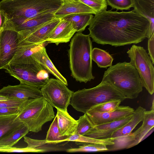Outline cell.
<instances>
[{
	"instance_id": "6da1fadb",
	"label": "cell",
	"mask_w": 154,
	"mask_h": 154,
	"mask_svg": "<svg viewBox=\"0 0 154 154\" xmlns=\"http://www.w3.org/2000/svg\"><path fill=\"white\" fill-rule=\"evenodd\" d=\"M150 22L134 10L103 11L95 15L89 25L92 41L115 47L136 44L148 38Z\"/></svg>"
},
{
	"instance_id": "7a4b0ae2",
	"label": "cell",
	"mask_w": 154,
	"mask_h": 154,
	"mask_svg": "<svg viewBox=\"0 0 154 154\" xmlns=\"http://www.w3.org/2000/svg\"><path fill=\"white\" fill-rule=\"evenodd\" d=\"M89 35L77 32L71 39L68 50L71 75L75 80L86 83L94 79L92 72V42Z\"/></svg>"
},
{
	"instance_id": "3957f363",
	"label": "cell",
	"mask_w": 154,
	"mask_h": 154,
	"mask_svg": "<svg viewBox=\"0 0 154 154\" xmlns=\"http://www.w3.org/2000/svg\"><path fill=\"white\" fill-rule=\"evenodd\" d=\"M105 81L123 94L126 99L136 98L143 90L139 75L129 63H118L109 67L104 72Z\"/></svg>"
},
{
	"instance_id": "277c9868",
	"label": "cell",
	"mask_w": 154,
	"mask_h": 154,
	"mask_svg": "<svg viewBox=\"0 0 154 154\" xmlns=\"http://www.w3.org/2000/svg\"><path fill=\"white\" fill-rule=\"evenodd\" d=\"M126 99L110 84L102 81L95 87L74 92L70 105L76 111L85 114L97 105L112 100H120L122 101Z\"/></svg>"
},
{
	"instance_id": "5b68a950",
	"label": "cell",
	"mask_w": 154,
	"mask_h": 154,
	"mask_svg": "<svg viewBox=\"0 0 154 154\" xmlns=\"http://www.w3.org/2000/svg\"><path fill=\"white\" fill-rule=\"evenodd\" d=\"M62 0H2L0 9L8 20L28 19L43 14L55 12L63 5Z\"/></svg>"
},
{
	"instance_id": "8992f818",
	"label": "cell",
	"mask_w": 154,
	"mask_h": 154,
	"mask_svg": "<svg viewBox=\"0 0 154 154\" xmlns=\"http://www.w3.org/2000/svg\"><path fill=\"white\" fill-rule=\"evenodd\" d=\"M19 109L16 119L33 132L41 131L43 125L55 117L53 106L43 97L26 100Z\"/></svg>"
},
{
	"instance_id": "52a82bcc",
	"label": "cell",
	"mask_w": 154,
	"mask_h": 154,
	"mask_svg": "<svg viewBox=\"0 0 154 154\" xmlns=\"http://www.w3.org/2000/svg\"><path fill=\"white\" fill-rule=\"evenodd\" d=\"M4 69L20 83L40 89L49 79L48 72L32 56L9 63Z\"/></svg>"
},
{
	"instance_id": "ba28073f",
	"label": "cell",
	"mask_w": 154,
	"mask_h": 154,
	"mask_svg": "<svg viewBox=\"0 0 154 154\" xmlns=\"http://www.w3.org/2000/svg\"><path fill=\"white\" fill-rule=\"evenodd\" d=\"M129 63L137 70L143 87L151 95L154 92V68L150 57L143 47L133 45L127 51Z\"/></svg>"
},
{
	"instance_id": "9c48e42d",
	"label": "cell",
	"mask_w": 154,
	"mask_h": 154,
	"mask_svg": "<svg viewBox=\"0 0 154 154\" xmlns=\"http://www.w3.org/2000/svg\"><path fill=\"white\" fill-rule=\"evenodd\" d=\"M43 97L52 106L67 111L73 92L56 79H49L40 89Z\"/></svg>"
},
{
	"instance_id": "30bf717a",
	"label": "cell",
	"mask_w": 154,
	"mask_h": 154,
	"mask_svg": "<svg viewBox=\"0 0 154 154\" xmlns=\"http://www.w3.org/2000/svg\"><path fill=\"white\" fill-rule=\"evenodd\" d=\"M141 126L128 135L113 139L114 144L108 146V151L127 149L139 144L154 127V108L153 100L151 109L146 111Z\"/></svg>"
},
{
	"instance_id": "8fae6325",
	"label": "cell",
	"mask_w": 154,
	"mask_h": 154,
	"mask_svg": "<svg viewBox=\"0 0 154 154\" xmlns=\"http://www.w3.org/2000/svg\"><path fill=\"white\" fill-rule=\"evenodd\" d=\"M19 43L18 32L7 24L0 32V69H4L12 60Z\"/></svg>"
},
{
	"instance_id": "7c38bea8",
	"label": "cell",
	"mask_w": 154,
	"mask_h": 154,
	"mask_svg": "<svg viewBox=\"0 0 154 154\" xmlns=\"http://www.w3.org/2000/svg\"><path fill=\"white\" fill-rule=\"evenodd\" d=\"M54 13L43 14L28 19L12 18L8 20L7 24L18 32L19 36H24L34 31L47 22L55 18Z\"/></svg>"
},
{
	"instance_id": "4fadbf2b",
	"label": "cell",
	"mask_w": 154,
	"mask_h": 154,
	"mask_svg": "<svg viewBox=\"0 0 154 154\" xmlns=\"http://www.w3.org/2000/svg\"><path fill=\"white\" fill-rule=\"evenodd\" d=\"M0 95L8 99L26 100L42 97L40 89L24 83L8 85L0 89Z\"/></svg>"
},
{
	"instance_id": "5bb4252c",
	"label": "cell",
	"mask_w": 154,
	"mask_h": 154,
	"mask_svg": "<svg viewBox=\"0 0 154 154\" xmlns=\"http://www.w3.org/2000/svg\"><path fill=\"white\" fill-rule=\"evenodd\" d=\"M134 110L129 106H119L111 112H99L88 111L85 113L95 126L119 120L132 114Z\"/></svg>"
},
{
	"instance_id": "9a60e30c",
	"label": "cell",
	"mask_w": 154,
	"mask_h": 154,
	"mask_svg": "<svg viewBox=\"0 0 154 154\" xmlns=\"http://www.w3.org/2000/svg\"><path fill=\"white\" fill-rule=\"evenodd\" d=\"M61 19L55 18L50 20L26 36L18 35L19 44L39 45L44 44Z\"/></svg>"
},
{
	"instance_id": "2e32d148",
	"label": "cell",
	"mask_w": 154,
	"mask_h": 154,
	"mask_svg": "<svg viewBox=\"0 0 154 154\" xmlns=\"http://www.w3.org/2000/svg\"><path fill=\"white\" fill-rule=\"evenodd\" d=\"M132 114L117 121L95 126L94 129L85 136L100 140H108L111 138L114 132L131 119Z\"/></svg>"
},
{
	"instance_id": "e0dca14e",
	"label": "cell",
	"mask_w": 154,
	"mask_h": 154,
	"mask_svg": "<svg viewBox=\"0 0 154 154\" xmlns=\"http://www.w3.org/2000/svg\"><path fill=\"white\" fill-rule=\"evenodd\" d=\"M76 32L72 23L62 18L46 39L45 42L55 43L56 45L69 41Z\"/></svg>"
},
{
	"instance_id": "ac0fdd59",
	"label": "cell",
	"mask_w": 154,
	"mask_h": 154,
	"mask_svg": "<svg viewBox=\"0 0 154 154\" xmlns=\"http://www.w3.org/2000/svg\"><path fill=\"white\" fill-rule=\"evenodd\" d=\"M90 13L96 14L92 8L78 0L63 2V4L54 13L55 18L62 19L69 15Z\"/></svg>"
},
{
	"instance_id": "d6986e66",
	"label": "cell",
	"mask_w": 154,
	"mask_h": 154,
	"mask_svg": "<svg viewBox=\"0 0 154 154\" xmlns=\"http://www.w3.org/2000/svg\"><path fill=\"white\" fill-rule=\"evenodd\" d=\"M58 127L60 135L69 137L75 133L77 120L69 115L67 111L56 108Z\"/></svg>"
},
{
	"instance_id": "ffe728a7",
	"label": "cell",
	"mask_w": 154,
	"mask_h": 154,
	"mask_svg": "<svg viewBox=\"0 0 154 154\" xmlns=\"http://www.w3.org/2000/svg\"><path fill=\"white\" fill-rule=\"evenodd\" d=\"M32 56L48 72L52 74L66 86L68 85L66 79L57 69L51 60L44 46L34 52Z\"/></svg>"
},
{
	"instance_id": "44dd1931",
	"label": "cell",
	"mask_w": 154,
	"mask_h": 154,
	"mask_svg": "<svg viewBox=\"0 0 154 154\" xmlns=\"http://www.w3.org/2000/svg\"><path fill=\"white\" fill-rule=\"evenodd\" d=\"M146 109L141 106L134 110L131 119L124 125L115 131L111 138L108 140L124 137L131 134L137 125L142 121L144 116Z\"/></svg>"
},
{
	"instance_id": "7402d4cb",
	"label": "cell",
	"mask_w": 154,
	"mask_h": 154,
	"mask_svg": "<svg viewBox=\"0 0 154 154\" xmlns=\"http://www.w3.org/2000/svg\"><path fill=\"white\" fill-rule=\"evenodd\" d=\"M133 10L146 17L150 22L148 38L154 34V2L133 0Z\"/></svg>"
},
{
	"instance_id": "603a6c76",
	"label": "cell",
	"mask_w": 154,
	"mask_h": 154,
	"mask_svg": "<svg viewBox=\"0 0 154 154\" xmlns=\"http://www.w3.org/2000/svg\"><path fill=\"white\" fill-rule=\"evenodd\" d=\"M29 131L23 124L8 135L0 139V148L13 147Z\"/></svg>"
},
{
	"instance_id": "cb8c5ba5",
	"label": "cell",
	"mask_w": 154,
	"mask_h": 154,
	"mask_svg": "<svg viewBox=\"0 0 154 154\" xmlns=\"http://www.w3.org/2000/svg\"><path fill=\"white\" fill-rule=\"evenodd\" d=\"M93 17L91 14H79L68 15L63 18L70 22L76 32H82L89 25Z\"/></svg>"
},
{
	"instance_id": "d4e9b609",
	"label": "cell",
	"mask_w": 154,
	"mask_h": 154,
	"mask_svg": "<svg viewBox=\"0 0 154 154\" xmlns=\"http://www.w3.org/2000/svg\"><path fill=\"white\" fill-rule=\"evenodd\" d=\"M17 115L0 116V139L15 130L23 124L16 119Z\"/></svg>"
},
{
	"instance_id": "484cf974",
	"label": "cell",
	"mask_w": 154,
	"mask_h": 154,
	"mask_svg": "<svg viewBox=\"0 0 154 154\" xmlns=\"http://www.w3.org/2000/svg\"><path fill=\"white\" fill-rule=\"evenodd\" d=\"M91 57L92 60L100 68H106L111 66L113 60V58L109 53L97 48L92 49Z\"/></svg>"
},
{
	"instance_id": "4316f807",
	"label": "cell",
	"mask_w": 154,
	"mask_h": 154,
	"mask_svg": "<svg viewBox=\"0 0 154 154\" xmlns=\"http://www.w3.org/2000/svg\"><path fill=\"white\" fill-rule=\"evenodd\" d=\"M68 137L60 135L58 127L57 118L55 116L47 132L45 139L47 143L56 144L63 142V141Z\"/></svg>"
},
{
	"instance_id": "83f0119b",
	"label": "cell",
	"mask_w": 154,
	"mask_h": 154,
	"mask_svg": "<svg viewBox=\"0 0 154 154\" xmlns=\"http://www.w3.org/2000/svg\"><path fill=\"white\" fill-rule=\"evenodd\" d=\"M107 145L101 143H87L76 148L67 149L68 152H94L108 151Z\"/></svg>"
},
{
	"instance_id": "f1b7e54d",
	"label": "cell",
	"mask_w": 154,
	"mask_h": 154,
	"mask_svg": "<svg viewBox=\"0 0 154 154\" xmlns=\"http://www.w3.org/2000/svg\"><path fill=\"white\" fill-rule=\"evenodd\" d=\"M72 141L76 142L87 143H98L106 145L107 146L112 145L114 142L108 140H100L88 137L85 136L75 134L67 137L63 141Z\"/></svg>"
},
{
	"instance_id": "f546056e",
	"label": "cell",
	"mask_w": 154,
	"mask_h": 154,
	"mask_svg": "<svg viewBox=\"0 0 154 154\" xmlns=\"http://www.w3.org/2000/svg\"><path fill=\"white\" fill-rule=\"evenodd\" d=\"M77 125L75 134L85 136L94 128V126L86 113L77 120Z\"/></svg>"
},
{
	"instance_id": "4dcf8cb0",
	"label": "cell",
	"mask_w": 154,
	"mask_h": 154,
	"mask_svg": "<svg viewBox=\"0 0 154 154\" xmlns=\"http://www.w3.org/2000/svg\"><path fill=\"white\" fill-rule=\"evenodd\" d=\"M122 101L120 100H112L97 105L90 109L91 112H111L117 109Z\"/></svg>"
},
{
	"instance_id": "1f68e13d",
	"label": "cell",
	"mask_w": 154,
	"mask_h": 154,
	"mask_svg": "<svg viewBox=\"0 0 154 154\" xmlns=\"http://www.w3.org/2000/svg\"><path fill=\"white\" fill-rule=\"evenodd\" d=\"M107 4L112 9L117 10H128L133 7V0H106Z\"/></svg>"
},
{
	"instance_id": "d6a6232c",
	"label": "cell",
	"mask_w": 154,
	"mask_h": 154,
	"mask_svg": "<svg viewBox=\"0 0 154 154\" xmlns=\"http://www.w3.org/2000/svg\"><path fill=\"white\" fill-rule=\"evenodd\" d=\"M94 10L97 14L106 10V0H78Z\"/></svg>"
},
{
	"instance_id": "836d02e7",
	"label": "cell",
	"mask_w": 154,
	"mask_h": 154,
	"mask_svg": "<svg viewBox=\"0 0 154 154\" xmlns=\"http://www.w3.org/2000/svg\"><path fill=\"white\" fill-rule=\"evenodd\" d=\"M24 141L27 144V147L37 149H43L46 152L49 151L50 149L48 148L47 146L50 144L47 143L45 140H38L24 136L23 137Z\"/></svg>"
},
{
	"instance_id": "e575fe53",
	"label": "cell",
	"mask_w": 154,
	"mask_h": 154,
	"mask_svg": "<svg viewBox=\"0 0 154 154\" xmlns=\"http://www.w3.org/2000/svg\"><path fill=\"white\" fill-rule=\"evenodd\" d=\"M46 152L43 149H37L26 147L23 148L9 147L0 148V152Z\"/></svg>"
},
{
	"instance_id": "d590c367",
	"label": "cell",
	"mask_w": 154,
	"mask_h": 154,
	"mask_svg": "<svg viewBox=\"0 0 154 154\" xmlns=\"http://www.w3.org/2000/svg\"><path fill=\"white\" fill-rule=\"evenodd\" d=\"M26 100L9 99L6 100L0 101V109L7 107H20Z\"/></svg>"
},
{
	"instance_id": "8d00e7d4",
	"label": "cell",
	"mask_w": 154,
	"mask_h": 154,
	"mask_svg": "<svg viewBox=\"0 0 154 154\" xmlns=\"http://www.w3.org/2000/svg\"><path fill=\"white\" fill-rule=\"evenodd\" d=\"M19 107H7L0 109V116L18 114Z\"/></svg>"
},
{
	"instance_id": "74e56055",
	"label": "cell",
	"mask_w": 154,
	"mask_h": 154,
	"mask_svg": "<svg viewBox=\"0 0 154 154\" xmlns=\"http://www.w3.org/2000/svg\"><path fill=\"white\" fill-rule=\"evenodd\" d=\"M148 55L151 59L153 64H154V34L148 38Z\"/></svg>"
},
{
	"instance_id": "f35d334b",
	"label": "cell",
	"mask_w": 154,
	"mask_h": 154,
	"mask_svg": "<svg viewBox=\"0 0 154 154\" xmlns=\"http://www.w3.org/2000/svg\"><path fill=\"white\" fill-rule=\"evenodd\" d=\"M8 19L4 12L0 9V28H3L7 24Z\"/></svg>"
},
{
	"instance_id": "ab89813d",
	"label": "cell",
	"mask_w": 154,
	"mask_h": 154,
	"mask_svg": "<svg viewBox=\"0 0 154 154\" xmlns=\"http://www.w3.org/2000/svg\"><path fill=\"white\" fill-rule=\"evenodd\" d=\"M9 99L8 98L5 97L1 95H0V101L5 100L8 99Z\"/></svg>"
},
{
	"instance_id": "60d3db41",
	"label": "cell",
	"mask_w": 154,
	"mask_h": 154,
	"mask_svg": "<svg viewBox=\"0 0 154 154\" xmlns=\"http://www.w3.org/2000/svg\"><path fill=\"white\" fill-rule=\"evenodd\" d=\"M63 2H69L70 1H72L73 0H62Z\"/></svg>"
},
{
	"instance_id": "b9f144b4",
	"label": "cell",
	"mask_w": 154,
	"mask_h": 154,
	"mask_svg": "<svg viewBox=\"0 0 154 154\" xmlns=\"http://www.w3.org/2000/svg\"><path fill=\"white\" fill-rule=\"evenodd\" d=\"M148 0V1H151V2H154V0Z\"/></svg>"
},
{
	"instance_id": "7bdbcfd3",
	"label": "cell",
	"mask_w": 154,
	"mask_h": 154,
	"mask_svg": "<svg viewBox=\"0 0 154 154\" xmlns=\"http://www.w3.org/2000/svg\"><path fill=\"white\" fill-rule=\"evenodd\" d=\"M2 28H0V32H1V31L2 29Z\"/></svg>"
}]
</instances>
